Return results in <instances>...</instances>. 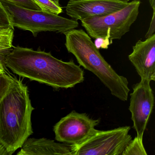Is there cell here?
<instances>
[{"label":"cell","instance_id":"obj_13","mask_svg":"<svg viewBox=\"0 0 155 155\" xmlns=\"http://www.w3.org/2000/svg\"><path fill=\"white\" fill-rule=\"evenodd\" d=\"M41 10L59 15L63 12L59 0H34Z\"/></svg>","mask_w":155,"mask_h":155},{"label":"cell","instance_id":"obj_23","mask_svg":"<svg viewBox=\"0 0 155 155\" xmlns=\"http://www.w3.org/2000/svg\"><path fill=\"white\" fill-rule=\"evenodd\" d=\"M120 1L123 2H128L129 1H130V0H119Z\"/></svg>","mask_w":155,"mask_h":155},{"label":"cell","instance_id":"obj_14","mask_svg":"<svg viewBox=\"0 0 155 155\" xmlns=\"http://www.w3.org/2000/svg\"><path fill=\"white\" fill-rule=\"evenodd\" d=\"M14 78L5 71L0 73V102L9 90Z\"/></svg>","mask_w":155,"mask_h":155},{"label":"cell","instance_id":"obj_7","mask_svg":"<svg viewBox=\"0 0 155 155\" xmlns=\"http://www.w3.org/2000/svg\"><path fill=\"white\" fill-rule=\"evenodd\" d=\"M100 122V119L91 118L86 113L73 110L54 126L55 139L68 145L79 144L93 133Z\"/></svg>","mask_w":155,"mask_h":155},{"label":"cell","instance_id":"obj_19","mask_svg":"<svg viewBox=\"0 0 155 155\" xmlns=\"http://www.w3.org/2000/svg\"><path fill=\"white\" fill-rule=\"evenodd\" d=\"M95 39L96 40H95V43H94L98 49L100 48L107 49L108 48L109 45L111 44L110 41L109 40L100 38H98Z\"/></svg>","mask_w":155,"mask_h":155},{"label":"cell","instance_id":"obj_16","mask_svg":"<svg viewBox=\"0 0 155 155\" xmlns=\"http://www.w3.org/2000/svg\"><path fill=\"white\" fill-rule=\"evenodd\" d=\"M9 29H14L8 12L0 2V31Z\"/></svg>","mask_w":155,"mask_h":155},{"label":"cell","instance_id":"obj_9","mask_svg":"<svg viewBox=\"0 0 155 155\" xmlns=\"http://www.w3.org/2000/svg\"><path fill=\"white\" fill-rule=\"evenodd\" d=\"M128 2L119 0H69L66 13L76 20L102 17L123 8Z\"/></svg>","mask_w":155,"mask_h":155},{"label":"cell","instance_id":"obj_6","mask_svg":"<svg viewBox=\"0 0 155 155\" xmlns=\"http://www.w3.org/2000/svg\"><path fill=\"white\" fill-rule=\"evenodd\" d=\"M129 126L107 130L95 129L84 141L70 145L72 155H120L132 140Z\"/></svg>","mask_w":155,"mask_h":155},{"label":"cell","instance_id":"obj_10","mask_svg":"<svg viewBox=\"0 0 155 155\" xmlns=\"http://www.w3.org/2000/svg\"><path fill=\"white\" fill-rule=\"evenodd\" d=\"M128 56L141 79L155 80V34L142 41L139 40L133 46Z\"/></svg>","mask_w":155,"mask_h":155},{"label":"cell","instance_id":"obj_20","mask_svg":"<svg viewBox=\"0 0 155 155\" xmlns=\"http://www.w3.org/2000/svg\"><path fill=\"white\" fill-rule=\"evenodd\" d=\"M155 10H153V15H152L151 21L150 22V25L148 31L146 34V38L150 37L153 34H155Z\"/></svg>","mask_w":155,"mask_h":155},{"label":"cell","instance_id":"obj_21","mask_svg":"<svg viewBox=\"0 0 155 155\" xmlns=\"http://www.w3.org/2000/svg\"><path fill=\"white\" fill-rule=\"evenodd\" d=\"M0 155H9L3 145L0 143Z\"/></svg>","mask_w":155,"mask_h":155},{"label":"cell","instance_id":"obj_8","mask_svg":"<svg viewBox=\"0 0 155 155\" xmlns=\"http://www.w3.org/2000/svg\"><path fill=\"white\" fill-rule=\"evenodd\" d=\"M129 110L131 114L134 129L137 137L143 140L150 116L154 105V96L150 86V81L141 79L133 87V92L130 94Z\"/></svg>","mask_w":155,"mask_h":155},{"label":"cell","instance_id":"obj_15","mask_svg":"<svg viewBox=\"0 0 155 155\" xmlns=\"http://www.w3.org/2000/svg\"><path fill=\"white\" fill-rule=\"evenodd\" d=\"M14 37V29H9L0 31V48L12 49Z\"/></svg>","mask_w":155,"mask_h":155},{"label":"cell","instance_id":"obj_5","mask_svg":"<svg viewBox=\"0 0 155 155\" xmlns=\"http://www.w3.org/2000/svg\"><path fill=\"white\" fill-rule=\"evenodd\" d=\"M140 4V0H133L116 12L82 20L81 26L91 38L109 40L112 44V41L120 39L130 31L138 16Z\"/></svg>","mask_w":155,"mask_h":155},{"label":"cell","instance_id":"obj_18","mask_svg":"<svg viewBox=\"0 0 155 155\" xmlns=\"http://www.w3.org/2000/svg\"><path fill=\"white\" fill-rule=\"evenodd\" d=\"M12 49H5L0 48V69L3 71L6 70V57L8 54L11 51Z\"/></svg>","mask_w":155,"mask_h":155},{"label":"cell","instance_id":"obj_22","mask_svg":"<svg viewBox=\"0 0 155 155\" xmlns=\"http://www.w3.org/2000/svg\"><path fill=\"white\" fill-rule=\"evenodd\" d=\"M149 2L153 10H155V0H149Z\"/></svg>","mask_w":155,"mask_h":155},{"label":"cell","instance_id":"obj_24","mask_svg":"<svg viewBox=\"0 0 155 155\" xmlns=\"http://www.w3.org/2000/svg\"><path fill=\"white\" fill-rule=\"evenodd\" d=\"M4 71H3L1 69H0V73H2V72H4Z\"/></svg>","mask_w":155,"mask_h":155},{"label":"cell","instance_id":"obj_11","mask_svg":"<svg viewBox=\"0 0 155 155\" xmlns=\"http://www.w3.org/2000/svg\"><path fill=\"white\" fill-rule=\"evenodd\" d=\"M17 155H72L70 145L52 140L28 138Z\"/></svg>","mask_w":155,"mask_h":155},{"label":"cell","instance_id":"obj_3","mask_svg":"<svg viewBox=\"0 0 155 155\" xmlns=\"http://www.w3.org/2000/svg\"><path fill=\"white\" fill-rule=\"evenodd\" d=\"M63 33L66 37L67 50L75 56L79 66L96 75L111 95L127 101L130 91L127 79L118 75L107 62L89 35L81 29H73Z\"/></svg>","mask_w":155,"mask_h":155},{"label":"cell","instance_id":"obj_25","mask_svg":"<svg viewBox=\"0 0 155 155\" xmlns=\"http://www.w3.org/2000/svg\"><path fill=\"white\" fill-rule=\"evenodd\" d=\"M53 1H54V0H53Z\"/></svg>","mask_w":155,"mask_h":155},{"label":"cell","instance_id":"obj_1","mask_svg":"<svg viewBox=\"0 0 155 155\" xmlns=\"http://www.w3.org/2000/svg\"><path fill=\"white\" fill-rule=\"evenodd\" d=\"M5 65L20 77L55 88H70L84 80V70L73 60L64 61L40 50L13 47Z\"/></svg>","mask_w":155,"mask_h":155},{"label":"cell","instance_id":"obj_2","mask_svg":"<svg viewBox=\"0 0 155 155\" xmlns=\"http://www.w3.org/2000/svg\"><path fill=\"white\" fill-rule=\"evenodd\" d=\"M34 109L28 87L14 78L0 102V143L9 155L21 148L33 133L31 118Z\"/></svg>","mask_w":155,"mask_h":155},{"label":"cell","instance_id":"obj_17","mask_svg":"<svg viewBox=\"0 0 155 155\" xmlns=\"http://www.w3.org/2000/svg\"><path fill=\"white\" fill-rule=\"evenodd\" d=\"M1 1V0H0ZM21 8L35 10H41L34 0H6Z\"/></svg>","mask_w":155,"mask_h":155},{"label":"cell","instance_id":"obj_4","mask_svg":"<svg viewBox=\"0 0 155 155\" xmlns=\"http://www.w3.org/2000/svg\"><path fill=\"white\" fill-rule=\"evenodd\" d=\"M10 16L13 27L30 31L34 37L42 31L63 32L78 28V21L61 17L42 10L21 8L6 0H1Z\"/></svg>","mask_w":155,"mask_h":155},{"label":"cell","instance_id":"obj_12","mask_svg":"<svg viewBox=\"0 0 155 155\" xmlns=\"http://www.w3.org/2000/svg\"><path fill=\"white\" fill-rule=\"evenodd\" d=\"M142 140L137 137L131 140L127 145L121 155H147Z\"/></svg>","mask_w":155,"mask_h":155}]
</instances>
